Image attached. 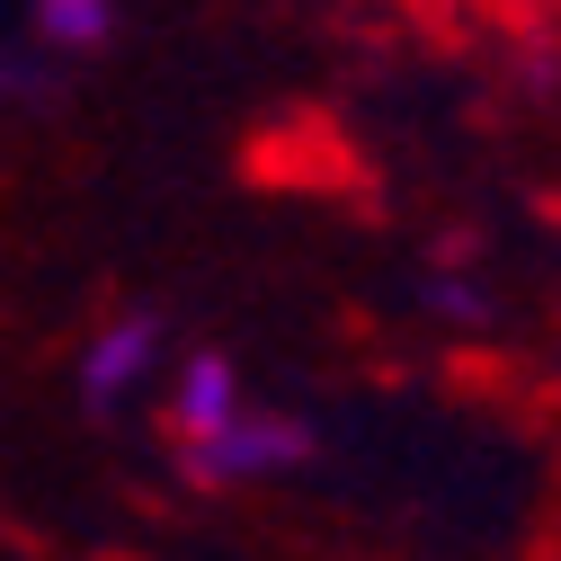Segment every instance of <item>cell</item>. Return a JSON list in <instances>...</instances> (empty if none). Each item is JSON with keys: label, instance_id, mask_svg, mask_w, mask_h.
Returning <instances> with one entry per match:
<instances>
[{"label": "cell", "instance_id": "6da1fadb", "mask_svg": "<svg viewBox=\"0 0 561 561\" xmlns=\"http://www.w3.org/2000/svg\"><path fill=\"white\" fill-rule=\"evenodd\" d=\"M304 446V428H276V419H232V428H215L196 446V463L215 472V481H241V472H276Z\"/></svg>", "mask_w": 561, "mask_h": 561}, {"label": "cell", "instance_id": "3957f363", "mask_svg": "<svg viewBox=\"0 0 561 561\" xmlns=\"http://www.w3.org/2000/svg\"><path fill=\"white\" fill-rule=\"evenodd\" d=\"M152 347H161V330H152V321H116V330L90 347V401H116L134 375L152 366Z\"/></svg>", "mask_w": 561, "mask_h": 561}, {"label": "cell", "instance_id": "277c9868", "mask_svg": "<svg viewBox=\"0 0 561 561\" xmlns=\"http://www.w3.org/2000/svg\"><path fill=\"white\" fill-rule=\"evenodd\" d=\"M54 45H99L107 36V0H36Z\"/></svg>", "mask_w": 561, "mask_h": 561}, {"label": "cell", "instance_id": "7a4b0ae2", "mask_svg": "<svg viewBox=\"0 0 561 561\" xmlns=\"http://www.w3.org/2000/svg\"><path fill=\"white\" fill-rule=\"evenodd\" d=\"M232 419H241V401H232V366H224V357H196L187 383H179V437L205 446L215 428H232Z\"/></svg>", "mask_w": 561, "mask_h": 561}]
</instances>
